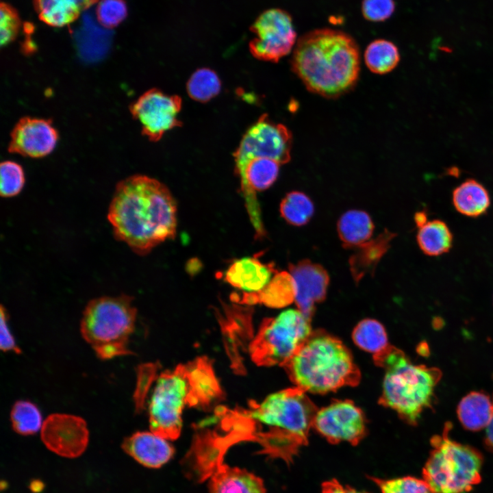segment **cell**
<instances>
[{
  "label": "cell",
  "instance_id": "1f68e13d",
  "mask_svg": "<svg viewBox=\"0 0 493 493\" xmlns=\"http://www.w3.org/2000/svg\"><path fill=\"white\" fill-rule=\"evenodd\" d=\"M35 5L40 18L52 27L68 25L79 15L65 0H35Z\"/></svg>",
  "mask_w": 493,
  "mask_h": 493
},
{
  "label": "cell",
  "instance_id": "836d02e7",
  "mask_svg": "<svg viewBox=\"0 0 493 493\" xmlns=\"http://www.w3.org/2000/svg\"><path fill=\"white\" fill-rule=\"evenodd\" d=\"M25 174L22 166L13 161H4L0 165V194L2 197H12L22 190Z\"/></svg>",
  "mask_w": 493,
  "mask_h": 493
},
{
  "label": "cell",
  "instance_id": "9a60e30c",
  "mask_svg": "<svg viewBox=\"0 0 493 493\" xmlns=\"http://www.w3.org/2000/svg\"><path fill=\"white\" fill-rule=\"evenodd\" d=\"M58 136L51 120L25 116L12 129L8 149L25 157H42L54 149Z\"/></svg>",
  "mask_w": 493,
  "mask_h": 493
},
{
  "label": "cell",
  "instance_id": "30bf717a",
  "mask_svg": "<svg viewBox=\"0 0 493 493\" xmlns=\"http://www.w3.org/2000/svg\"><path fill=\"white\" fill-rule=\"evenodd\" d=\"M251 30L255 37L249 43V50L260 60L278 62L294 48L297 41L291 16L279 8L262 12Z\"/></svg>",
  "mask_w": 493,
  "mask_h": 493
},
{
  "label": "cell",
  "instance_id": "8fae6325",
  "mask_svg": "<svg viewBox=\"0 0 493 493\" xmlns=\"http://www.w3.org/2000/svg\"><path fill=\"white\" fill-rule=\"evenodd\" d=\"M292 136L283 125L272 121L262 115L243 136L233 153L235 166L257 157H266L281 165L291 158Z\"/></svg>",
  "mask_w": 493,
  "mask_h": 493
},
{
  "label": "cell",
  "instance_id": "ba28073f",
  "mask_svg": "<svg viewBox=\"0 0 493 493\" xmlns=\"http://www.w3.org/2000/svg\"><path fill=\"white\" fill-rule=\"evenodd\" d=\"M451 428L446 423L442 434L431 439L432 449L422 468V479L433 493H466L481 480V453L451 440Z\"/></svg>",
  "mask_w": 493,
  "mask_h": 493
},
{
  "label": "cell",
  "instance_id": "d590c367",
  "mask_svg": "<svg viewBox=\"0 0 493 493\" xmlns=\"http://www.w3.org/2000/svg\"><path fill=\"white\" fill-rule=\"evenodd\" d=\"M395 10L394 0H363L362 12L369 21L381 22L389 18Z\"/></svg>",
  "mask_w": 493,
  "mask_h": 493
},
{
  "label": "cell",
  "instance_id": "d6986e66",
  "mask_svg": "<svg viewBox=\"0 0 493 493\" xmlns=\"http://www.w3.org/2000/svg\"><path fill=\"white\" fill-rule=\"evenodd\" d=\"M296 298V285L290 273H276L268 284L257 292L233 293V301L243 305L263 304L273 308L286 307Z\"/></svg>",
  "mask_w": 493,
  "mask_h": 493
},
{
  "label": "cell",
  "instance_id": "e0dca14e",
  "mask_svg": "<svg viewBox=\"0 0 493 493\" xmlns=\"http://www.w3.org/2000/svg\"><path fill=\"white\" fill-rule=\"evenodd\" d=\"M123 450L141 465L158 468L174 455L175 449L168 440L151 431H137L125 438Z\"/></svg>",
  "mask_w": 493,
  "mask_h": 493
},
{
  "label": "cell",
  "instance_id": "3957f363",
  "mask_svg": "<svg viewBox=\"0 0 493 493\" xmlns=\"http://www.w3.org/2000/svg\"><path fill=\"white\" fill-rule=\"evenodd\" d=\"M359 51L355 40L341 30L321 28L296 41L292 71L310 92L336 98L350 91L359 73Z\"/></svg>",
  "mask_w": 493,
  "mask_h": 493
},
{
  "label": "cell",
  "instance_id": "7bdbcfd3",
  "mask_svg": "<svg viewBox=\"0 0 493 493\" xmlns=\"http://www.w3.org/2000/svg\"><path fill=\"white\" fill-rule=\"evenodd\" d=\"M416 224L418 227L426 223L427 220V216L424 212H418L416 213L414 216Z\"/></svg>",
  "mask_w": 493,
  "mask_h": 493
},
{
  "label": "cell",
  "instance_id": "52a82bcc",
  "mask_svg": "<svg viewBox=\"0 0 493 493\" xmlns=\"http://www.w3.org/2000/svg\"><path fill=\"white\" fill-rule=\"evenodd\" d=\"M136 315L130 296L94 299L83 312L81 334L101 359L131 355L129 342L135 329Z\"/></svg>",
  "mask_w": 493,
  "mask_h": 493
},
{
  "label": "cell",
  "instance_id": "cb8c5ba5",
  "mask_svg": "<svg viewBox=\"0 0 493 493\" xmlns=\"http://www.w3.org/2000/svg\"><path fill=\"white\" fill-rule=\"evenodd\" d=\"M492 412V402L481 392H472L459 402L457 414L462 426L468 430L476 431L485 428Z\"/></svg>",
  "mask_w": 493,
  "mask_h": 493
},
{
  "label": "cell",
  "instance_id": "7402d4cb",
  "mask_svg": "<svg viewBox=\"0 0 493 493\" xmlns=\"http://www.w3.org/2000/svg\"><path fill=\"white\" fill-rule=\"evenodd\" d=\"M112 31L97 20L95 13L85 11L74 35L81 53L86 56L97 57L108 49L112 39Z\"/></svg>",
  "mask_w": 493,
  "mask_h": 493
},
{
  "label": "cell",
  "instance_id": "7c38bea8",
  "mask_svg": "<svg viewBox=\"0 0 493 493\" xmlns=\"http://www.w3.org/2000/svg\"><path fill=\"white\" fill-rule=\"evenodd\" d=\"M181 109L180 97L165 94L157 88L144 92L129 107L142 134L152 142L158 141L166 131L181 125L178 118Z\"/></svg>",
  "mask_w": 493,
  "mask_h": 493
},
{
  "label": "cell",
  "instance_id": "4dcf8cb0",
  "mask_svg": "<svg viewBox=\"0 0 493 493\" xmlns=\"http://www.w3.org/2000/svg\"><path fill=\"white\" fill-rule=\"evenodd\" d=\"M221 83L216 73L207 68L196 71L188 79L186 90L189 97L205 103L215 97L220 90Z\"/></svg>",
  "mask_w": 493,
  "mask_h": 493
},
{
  "label": "cell",
  "instance_id": "f546056e",
  "mask_svg": "<svg viewBox=\"0 0 493 493\" xmlns=\"http://www.w3.org/2000/svg\"><path fill=\"white\" fill-rule=\"evenodd\" d=\"M12 429L23 435L36 433L42 426V415L38 407L29 401L15 402L10 412Z\"/></svg>",
  "mask_w": 493,
  "mask_h": 493
},
{
  "label": "cell",
  "instance_id": "b9f144b4",
  "mask_svg": "<svg viewBox=\"0 0 493 493\" xmlns=\"http://www.w3.org/2000/svg\"><path fill=\"white\" fill-rule=\"evenodd\" d=\"M492 412L490 420L485 427V443L489 449L493 451V399H492Z\"/></svg>",
  "mask_w": 493,
  "mask_h": 493
},
{
  "label": "cell",
  "instance_id": "484cf974",
  "mask_svg": "<svg viewBox=\"0 0 493 493\" xmlns=\"http://www.w3.org/2000/svg\"><path fill=\"white\" fill-rule=\"evenodd\" d=\"M417 242L421 251L429 256H438L448 252L453 244V235L447 225L435 219L418 227Z\"/></svg>",
  "mask_w": 493,
  "mask_h": 493
},
{
  "label": "cell",
  "instance_id": "e575fe53",
  "mask_svg": "<svg viewBox=\"0 0 493 493\" xmlns=\"http://www.w3.org/2000/svg\"><path fill=\"white\" fill-rule=\"evenodd\" d=\"M94 13L103 26L111 29L125 18L127 9L123 0H100Z\"/></svg>",
  "mask_w": 493,
  "mask_h": 493
},
{
  "label": "cell",
  "instance_id": "9c48e42d",
  "mask_svg": "<svg viewBox=\"0 0 493 493\" xmlns=\"http://www.w3.org/2000/svg\"><path fill=\"white\" fill-rule=\"evenodd\" d=\"M310 323L311 318L298 309L264 319L249 346L253 362L258 366L283 367L312 333Z\"/></svg>",
  "mask_w": 493,
  "mask_h": 493
},
{
  "label": "cell",
  "instance_id": "6da1fadb",
  "mask_svg": "<svg viewBox=\"0 0 493 493\" xmlns=\"http://www.w3.org/2000/svg\"><path fill=\"white\" fill-rule=\"evenodd\" d=\"M316 406L296 386L275 392L260 403L252 401L246 409L231 416L227 429L233 442L253 440L262 453L272 458L292 463L299 450L307 444Z\"/></svg>",
  "mask_w": 493,
  "mask_h": 493
},
{
  "label": "cell",
  "instance_id": "7a4b0ae2",
  "mask_svg": "<svg viewBox=\"0 0 493 493\" xmlns=\"http://www.w3.org/2000/svg\"><path fill=\"white\" fill-rule=\"evenodd\" d=\"M108 219L115 238L144 255L168 239L177 229V205L160 181L135 175L118 183Z\"/></svg>",
  "mask_w": 493,
  "mask_h": 493
},
{
  "label": "cell",
  "instance_id": "4316f807",
  "mask_svg": "<svg viewBox=\"0 0 493 493\" xmlns=\"http://www.w3.org/2000/svg\"><path fill=\"white\" fill-rule=\"evenodd\" d=\"M400 61L397 47L385 39L371 42L364 52V62L372 73L383 75L392 71Z\"/></svg>",
  "mask_w": 493,
  "mask_h": 493
},
{
  "label": "cell",
  "instance_id": "4fadbf2b",
  "mask_svg": "<svg viewBox=\"0 0 493 493\" xmlns=\"http://www.w3.org/2000/svg\"><path fill=\"white\" fill-rule=\"evenodd\" d=\"M362 411L350 400H336L318 409L313 422L316 431L331 444L357 445L366 435Z\"/></svg>",
  "mask_w": 493,
  "mask_h": 493
},
{
  "label": "cell",
  "instance_id": "f1b7e54d",
  "mask_svg": "<svg viewBox=\"0 0 493 493\" xmlns=\"http://www.w3.org/2000/svg\"><path fill=\"white\" fill-rule=\"evenodd\" d=\"M279 211L287 223L294 226H302L312 218L314 206L305 194L292 191L288 193L281 201Z\"/></svg>",
  "mask_w": 493,
  "mask_h": 493
},
{
  "label": "cell",
  "instance_id": "ac0fdd59",
  "mask_svg": "<svg viewBox=\"0 0 493 493\" xmlns=\"http://www.w3.org/2000/svg\"><path fill=\"white\" fill-rule=\"evenodd\" d=\"M277 272L274 263H263L257 257H249L233 262L225 271L224 279L244 292H257Z\"/></svg>",
  "mask_w": 493,
  "mask_h": 493
},
{
  "label": "cell",
  "instance_id": "8992f818",
  "mask_svg": "<svg viewBox=\"0 0 493 493\" xmlns=\"http://www.w3.org/2000/svg\"><path fill=\"white\" fill-rule=\"evenodd\" d=\"M373 360L385 369L379 403L416 425L422 412L432 405L442 372L438 368L414 364L401 350L390 344L373 355Z\"/></svg>",
  "mask_w": 493,
  "mask_h": 493
},
{
  "label": "cell",
  "instance_id": "d6a6232c",
  "mask_svg": "<svg viewBox=\"0 0 493 493\" xmlns=\"http://www.w3.org/2000/svg\"><path fill=\"white\" fill-rule=\"evenodd\" d=\"M381 493H433L427 483L412 476L394 479H380L370 477Z\"/></svg>",
  "mask_w": 493,
  "mask_h": 493
},
{
  "label": "cell",
  "instance_id": "74e56055",
  "mask_svg": "<svg viewBox=\"0 0 493 493\" xmlns=\"http://www.w3.org/2000/svg\"><path fill=\"white\" fill-rule=\"evenodd\" d=\"M155 374V367L153 364H144L138 368V383L134 393L136 409L140 411L143 406L146 393L152 383Z\"/></svg>",
  "mask_w": 493,
  "mask_h": 493
},
{
  "label": "cell",
  "instance_id": "ab89813d",
  "mask_svg": "<svg viewBox=\"0 0 493 493\" xmlns=\"http://www.w3.org/2000/svg\"><path fill=\"white\" fill-rule=\"evenodd\" d=\"M320 493H368L357 490L349 485H344L335 479L325 481L321 486Z\"/></svg>",
  "mask_w": 493,
  "mask_h": 493
},
{
  "label": "cell",
  "instance_id": "f35d334b",
  "mask_svg": "<svg viewBox=\"0 0 493 493\" xmlns=\"http://www.w3.org/2000/svg\"><path fill=\"white\" fill-rule=\"evenodd\" d=\"M0 348L5 352L12 351L16 354L21 353L8 325V314L5 307L1 306Z\"/></svg>",
  "mask_w": 493,
  "mask_h": 493
},
{
  "label": "cell",
  "instance_id": "2e32d148",
  "mask_svg": "<svg viewBox=\"0 0 493 493\" xmlns=\"http://www.w3.org/2000/svg\"><path fill=\"white\" fill-rule=\"evenodd\" d=\"M289 271L296 285L295 303L297 309L312 318L316 303L327 296L329 276L320 264L303 260L289 264Z\"/></svg>",
  "mask_w": 493,
  "mask_h": 493
},
{
  "label": "cell",
  "instance_id": "ffe728a7",
  "mask_svg": "<svg viewBox=\"0 0 493 493\" xmlns=\"http://www.w3.org/2000/svg\"><path fill=\"white\" fill-rule=\"evenodd\" d=\"M209 493H266L263 480L238 467L221 462L210 477Z\"/></svg>",
  "mask_w": 493,
  "mask_h": 493
},
{
  "label": "cell",
  "instance_id": "603a6c76",
  "mask_svg": "<svg viewBox=\"0 0 493 493\" xmlns=\"http://www.w3.org/2000/svg\"><path fill=\"white\" fill-rule=\"evenodd\" d=\"M374 223L368 213L352 210L340 218L337 229L339 238L346 249H355L371 239Z\"/></svg>",
  "mask_w": 493,
  "mask_h": 493
},
{
  "label": "cell",
  "instance_id": "5b68a950",
  "mask_svg": "<svg viewBox=\"0 0 493 493\" xmlns=\"http://www.w3.org/2000/svg\"><path fill=\"white\" fill-rule=\"evenodd\" d=\"M283 367L296 386L306 392L325 394L355 386L361 379L349 349L323 329L312 331Z\"/></svg>",
  "mask_w": 493,
  "mask_h": 493
},
{
  "label": "cell",
  "instance_id": "8d00e7d4",
  "mask_svg": "<svg viewBox=\"0 0 493 493\" xmlns=\"http://www.w3.org/2000/svg\"><path fill=\"white\" fill-rule=\"evenodd\" d=\"M1 45H6L16 36L19 20L16 12L6 4L1 5Z\"/></svg>",
  "mask_w": 493,
  "mask_h": 493
},
{
  "label": "cell",
  "instance_id": "83f0119b",
  "mask_svg": "<svg viewBox=\"0 0 493 493\" xmlns=\"http://www.w3.org/2000/svg\"><path fill=\"white\" fill-rule=\"evenodd\" d=\"M352 338L357 346L373 355L389 345L384 327L375 319L366 318L361 320L354 328Z\"/></svg>",
  "mask_w": 493,
  "mask_h": 493
},
{
  "label": "cell",
  "instance_id": "60d3db41",
  "mask_svg": "<svg viewBox=\"0 0 493 493\" xmlns=\"http://www.w3.org/2000/svg\"><path fill=\"white\" fill-rule=\"evenodd\" d=\"M66 3L79 14L86 11L97 0H65Z\"/></svg>",
  "mask_w": 493,
  "mask_h": 493
},
{
  "label": "cell",
  "instance_id": "44dd1931",
  "mask_svg": "<svg viewBox=\"0 0 493 493\" xmlns=\"http://www.w3.org/2000/svg\"><path fill=\"white\" fill-rule=\"evenodd\" d=\"M395 236L394 233L385 229L376 238L355 249V251L351 255L349 264L355 283H359L365 276H372L375 274L378 263L388 251Z\"/></svg>",
  "mask_w": 493,
  "mask_h": 493
},
{
  "label": "cell",
  "instance_id": "d4e9b609",
  "mask_svg": "<svg viewBox=\"0 0 493 493\" xmlns=\"http://www.w3.org/2000/svg\"><path fill=\"white\" fill-rule=\"evenodd\" d=\"M452 200L456 210L469 217L485 214L490 205L488 190L472 179L464 181L453 190Z\"/></svg>",
  "mask_w": 493,
  "mask_h": 493
},
{
  "label": "cell",
  "instance_id": "277c9868",
  "mask_svg": "<svg viewBox=\"0 0 493 493\" xmlns=\"http://www.w3.org/2000/svg\"><path fill=\"white\" fill-rule=\"evenodd\" d=\"M220 395L219 383L206 357L161 373L149 404L151 431L167 440L177 438L184 407L210 405Z\"/></svg>",
  "mask_w": 493,
  "mask_h": 493
},
{
  "label": "cell",
  "instance_id": "5bb4252c",
  "mask_svg": "<svg viewBox=\"0 0 493 493\" xmlns=\"http://www.w3.org/2000/svg\"><path fill=\"white\" fill-rule=\"evenodd\" d=\"M40 437L46 447L54 453L76 458L87 448L89 431L82 418L56 413L47 416L43 422Z\"/></svg>",
  "mask_w": 493,
  "mask_h": 493
}]
</instances>
